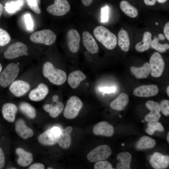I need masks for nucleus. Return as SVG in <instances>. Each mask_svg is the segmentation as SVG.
<instances>
[{
    "instance_id": "42",
    "label": "nucleus",
    "mask_w": 169,
    "mask_h": 169,
    "mask_svg": "<svg viewBox=\"0 0 169 169\" xmlns=\"http://www.w3.org/2000/svg\"><path fill=\"white\" fill-rule=\"evenodd\" d=\"M101 21L106 22L108 20L109 8L108 6L103 7L101 9Z\"/></svg>"
},
{
    "instance_id": "34",
    "label": "nucleus",
    "mask_w": 169,
    "mask_h": 169,
    "mask_svg": "<svg viewBox=\"0 0 169 169\" xmlns=\"http://www.w3.org/2000/svg\"><path fill=\"white\" fill-rule=\"evenodd\" d=\"M151 46L153 49L161 53L165 52L166 50L169 49V48L168 44H161L159 43L158 39L156 37H155L153 40L152 41Z\"/></svg>"
},
{
    "instance_id": "9",
    "label": "nucleus",
    "mask_w": 169,
    "mask_h": 169,
    "mask_svg": "<svg viewBox=\"0 0 169 169\" xmlns=\"http://www.w3.org/2000/svg\"><path fill=\"white\" fill-rule=\"evenodd\" d=\"M70 9V5L66 0H55L54 3L47 8L48 12L57 16L64 15L69 11Z\"/></svg>"
},
{
    "instance_id": "16",
    "label": "nucleus",
    "mask_w": 169,
    "mask_h": 169,
    "mask_svg": "<svg viewBox=\"0 0 169 169\" xmlns=\"http://www.w3.org/2000/svg\"><path fill=\"white\" fill-rule=\"evenodd\" d=\"M83 45L90 53L95 54L98 52L99 48L93 37L88 32L85 31L82 34Z\"/></svg>"
},
{
    "instance_id": "2",
    "label": "nucleus",
    "mask_w": 169,
    "mask_h": 169,
    "mask_svg": "<svg viewBox=\"0 0 169 169\" xmlns=\"http://www.w3.org/2000/svg\"><path fill=\"white\" fill-rule=\"evenodd\" d=\"M95 38L104 46L108 49H114L117 44L116 36L105 27L99 26L93 31Z\"/></svg>"
},
{
    "instance_id": "56",
    "label": "nucleus",
    "mask_w": 169,
    "mask_h": 169,
    "mask_svg": "<svg viewBox=\"0 0 169 169\" xmlns=\"http://www.w3.org/2000/svg\"><path fill=\"white\" fill-rule=\"evenodd\" d=\"M167 142L169 143V133L168 132L167 136Z\"/></svg>"
},
{
    "instance_id": "11",
    "label": "nucleus",
    "mask_w": 169,
    "mask_h": 169,
    "mask_svg": "<svg viewBox=\"0 0 169 169\" xmlns=\"http://www.w3.org/2000/svg\"><path fill=\"white\" fill-rule=\"evenodd\" d=\"M67 42L68 47L72 53H76L79 50L80 38L78 32L74 29H71L67 33Z\"/></svg>"
},
{
    "instance_id": "17",
    "label": "nucleus",
    "mask_w": 169,
    "mask_h": 169,
    "mask_svg": "<svg viewBox=\"0 0 169 169\" xmlns=\"http://www.w3.org/2000/svg\"><path fill=\"white\" fill-rule=\"evenodd\" d=\"M15 131L20 137L24 139L31 137L33 134V130L26 125L25 122L22 119L18 120L16 122Z\"/></svg>"
},
{
    "instance_id": "6",
    "label": "nucleus",
    "mask_w": 169,
    "mask_h": 169,
    "mask_svg": "<svg viewBox=\"0 0 169 169\" xmlns=\"http://www.w3.org/2000/svg\"><path fill=\"white\" fill-rule=\"evenodd\" d=\"M111 150L107 145L99 146L90 152L87 155V159L92 162L105 160L111 155Z\"/></svg>"
},
{
    "instance_id": "43",
    "label": "nucleus",
    "mask_w": 169,
    "mask_h": 169,
    "mask_svg": "<svg viewBox=\"0 0 169 169\" xmlns=\"http://www.w3.org/2000/svg\"><path fill=\"white\" fill-rule=\"evenodd\" d=\"M116 90V88L115 86L102 87L99 88L100 91L106 93H114Z\"/></svg>"
},
{
    "instance_id": "46",
    "label": "nucleus",
    "mask_w": 169,
    "mask_h": 169,
    "mask_svg": "<svg viewBox=\"0 0 169 169\" xmlns=\"http://www.w3.org/2000/svg\"><path fill=\"white\" fill-rule=\"evenodd\" d=\"M164 32L168 41L169 40V22H167L165 25L164 28Z\"/></svg>"
},
{
    "instance_id": "29",
    "label": "nucleus",
    "mask_w": 169,
    "mask_h": 169,
    "mask_svg": "<svg viewBox=\"0 0 169 169\" xmlns=\"http://www.w3.org/2000/svg\"><path fill=\"white\" fill-rule=\"evenodd\" d=\"M57 143L62 148L67 149L70 146L71 143V138L69 134L64 130H61V132L58 137Z\"/></svg>"
},
{
    "instance_id": "7",
    "label": "nucleus",
    "mask_w": 169,
    "mask_h": 169,
    "mask_svg": "<svg viewBox=\"0 0 169 169\" xmlns=\"http://www.w3.org/2000/svg\"><path fill=\"white\" fill-rule=\"evenodd\" d=\"M28 48L24 44L20 42L10 45L4 53L5 57L8 59H13L28 54Z\"/></svg>"
},
{
    "instance_id": "36",
    "label": "nucleus",
    "mask_w": 169,
    "mask_h": 169,
    "mask_svg": "<svg viewBox=\"0 0 169 169\" xmlns=\"http://www.w3.org/2000/svg\"><path fill=\"white\" fill-rule=\"evenodd\" d=\"M161 116L160 112L155 111H151L145 117V120L148 122H157Z\"/></svg>"
},
{
    "instance_id": "59",
    "label": "nucleus",
    "mask_w": 169,
    "mask_h": 169,
    "mask_svg": "<svg viewBox=\"0 0 169 169\" xmlns=\"http://www.w3.org/2000/svg\"><path fill=\"white\" fill-rule=\"evenodd\" d=\"M156 25H157L158 24V23H156Z\"/></svg>"
},
{
    "instance_id": "58",
    "label": "nucleus",
    "mask_w": 169,
    "mask_h": 169,
    "mask_svg": "<svg viewBox=\"0 0 169 169\" xmlns=\"http://www.w3.org/2000/svg\"><path fill=\"white\" fill-rule=\"evenodd\" d=\"M48 169H53L52 168H51V167H49L48 168Z\"/></svg>"
},
{
    "instance_id": "37",
    "label": "nucleus",
    "mask_w": 169,
    "mask_h": 169,
    "mask_svg": "<svg viewBox=\"0 0 169 169\" xmlns=\"http://www.w3.org/2000/svg\"><path fill=\"white\" fill-rule=\"evenodd\" d=\"M95 169H112V165L107 161H100L96 162L94 166Z\"/></svg>"
},
{
    "instance_id": "22",
    "label": "nucleus",
    "mask_w": 169,
    "mask_h": 169,
    "mask_svg": "<svg viewBox=\"0 0 169 169\" xmlns=\"http://www.w3.org/2000/svg\"><path fill=\"white\" fill-rule=\"evenodd\" d=\"M130 70L137 79L146 78L151 73L150 65L148 62L145 63L141 67L132 66Z\"/></svg>"
},
{
    "instance_id": "25",
    "label": "nucleus",
    "mask_w": 169,
    "mask_h": 169,
    "mask_svg": "<svg viewBox=\"0 0 169 169\" xmlns=\"http://www.w3.org/2000/svg\"><path fill=\"white\" fill-rule=\"evenodd\" d=\"M132 156L130 153L128 152H123L119 153L117 156V159L120 162L117 165L118 169H130Z\"/></svg>"
},
{
    "instance_id": "20",
    "label": "nucleus",
    "mask_w": 169,
    "mask_h": 169,
    "mask_svg": "<svg viewBox=\"0 0 169 169\" xmlns=\"http://www.w3.org/2000/svg\"><path fill=\"white\" fill-rule=\"evenodd\" d=\"M18 158V164L22 166H26L29 165L33 161V155L30 152L25 151L21 148H18L16 150Z\"/></svg>"
},
{
    "instance_id": "52",
    "label": "nucleus",
    "mask_w": 169,
    "mask_h": 169,
    "mask_svg": "<svg viewBox=\"0 0 169 169\" xmlns=\"http://www.w3.org/2000/svg\"><path fill=\"white\" fill-rule=\"evenodd\" d=\"M3 10V5L0 3V18L2 14Z\"/></svg>"
},
{
    "instance_id": "41",
    "label": "nucleus",
    "mask_w": 169,
    "mask_h": 169,
    "mask_svg": "<svg viewBox=\"0 0 169 169\" xmlns=\"http://www.w3.org/2000/svg\"><path fill=\"white\" fill-rule=\"evenodd\" d=\"M24 21L28 30H31L33 27V23L30 14L27 13L24 16Z\"/></svg>"
},
{
    "instance_id": "12",
    "label": "nucleus",
    "mask_w": 169,
    "mask_h": 169,
    "mask_svg": "<svg viewBox=\"0 0 169 169\" xmlns=\"http://www.w3.org/2000/svg\"><path fill=\"white\" fill-rule=\"evenodd\" d=\"M150 164L154 168L162 169L167 168L169 164V156L155 152L150 156Z\"/></svg>"
},
{
    "instance_id": "14",
    "label": "nucleus",
    "mask_w": 169,
    "mask_h": 169,
    "mask_svg": "<svg viewBox=\"0 0 169 169\" xmlns=\"http://www.w3.org/2000/svg\"><path fill=\"white\" fill-rule=\"evenodd\" d=\"M49 92V89L45 84L41 83L29 93V98L33 101H38L43 100Z\"/></svg>"
},
{
    "instance_id": "55",
    "label": "nucleus",
    "mask_w": 169,
    "mask_h": 169,
    "mask_svg": "<svg viewBox=\"0 0 169 169\" xmlns=\"http://www.w3.org/2000/svg\"><path fill=\"white\" fill-rule=\"evenodd\" d=\"M166 93L168 96H169V87L168 86L166 88Z\"/></svg>"
},
{
    "instance_id": "39",
    "label": "nucleus",
    "mask_w": 169,
    "mask_h": 169,
    "mask_svg": "<svg viewBox=\"0 0 169 169\" xmlns=\"http://www.w3.org/2000/svg\"><path fill=\"white\" fill-rule=\"evenodd\" d=\"M147 108L150 111H155L160 112L161 111L159 104L152 100H148L146 103Z\"/></svg>"
},
{
    "instance_id": "40",
    "label": "nucleus",
    "mask_w": 169,
    "mask_h": 169,
    "mask_svg": "<svg viewBox=\"0 0 169 169\" xmlns=\"http://www.w3.org/2000/svg\"><path fill=\"white\" fill-rule=\"evenodd\" d=\"M161 111L165 115H169V101L166 100L161 101L159 104Z\"/></svg>"
},
{
    "instance_id": "44",
    "label": "nucleus",
    "mask_w": 169,
    "mask_h": 169,
    "mask_svg": "<svg viewBox=\"0 0 169 169\" xmlns=\"http://www.w3.org/2000/svg\"><path fill=\"white\" fill-rule=\"evenodd\" d=\"M5 162V157L3 150L0 147V169L4 166Z\"/></svg>"
},
{
    "instance_id": "19",
    "label": "nucleus",
    "mask_w": 169,
    "mask_h": 169,
    "mask_svg": "<svg viewBox=\"0 0 169 169\" xmlns=\"http://www.w3.org/2000/svg\"><path fill=\"white\" fill-rule=\"evenodd\" d=\"M18 110L17 106L12 103L4 104L2 108V113L4 118L8 121L12 122L15 119Z\"/></svg>"
},
{
    "instance_id": "24",
    "label": "nucleus",
    "mask_w": 169,
    "mask_h": 169,
    "mask_svg": "<svg viewBox=\"0 0 169 169\" xmlns=\"http://www.w3.org/2000/svg\"><path fill=\"white\" fill-rule=\"evenodd\" d=\"M152 34L149 32H146L143 35L142 41L137 43L135 47L136 50L142 52L148 49L151 47Z\"/></svg>"
},
{
    "instance_id": "3",
    "label": "nucleus",
    "mask_w": 169,
    "mask_h": 169,
    "mask_svg": "<svg viewBox=\"0 0 169 169\" xmlns=\"http://www.w3.org/2000/svg\"><path fill=\"white\" fill-rule=\"evenodd\" d=\"M19 69L17 64H9L0 73V85L6 88L10 85L14 81L19 73Z\"/></svg>"
},
{
    "instance_id": "38",
    "label": "nucleus",
    "mask_w": 169,
    "mask_h": 169,
    "mask_svg": "<svg viewBox=\"0 0 169 169\" xmlns=\"http://www.w3.org/2000/svg\"><path fill=\"white\" fill-rule=\"evenodd\" d=\"M28 5L31 9L35 13L39 14L41 12L39 6L40 0H27Z\"/></svg>"
},
{
    "instance_id": "18",
    "label": "nucleus",
    "mask_w": 169,
    "mask_h": 169,
    "mask_svg": "<svg viewBox=\"0 0 169 169\" xmlns=\"http://www.w3.org/2000/svg\"><path fill=\"white\" fill-rule=\"evenodd\" d=\"M86 78L85 75L82 71L78 70L70 73L68 77L67 80L71 88L75 89L79 86L81 81Z\"/></svg>"
},
{
    "instance_id": "1",
    "label": "nucleus",
    "mask_w": 169,
    "mask_h": 169,
    "mask_svg": "<svg viewBox=\"0 0 169 169\" xmlns=\"http://www.w3.org/2000/svg\"><path fill=\"white\" fill-rule=\"evenodd\" d=\"M43 74L53 84L59 85L64 84L67 79V75L63 70L55 67L50 62H47L43 65Z\"/></svg>"
},
{
    "instance_id": "21",
    "label": "nucleus",
    "mask_w": 169,
    "mask_h": 169,
    "mask_svg": "<svg viewBox=\"0 0 169 169\" xmlns=\"http://www.w3.org/2000/svg\"><path fill=\"white\" fill-rule=\"evenodd\" d=\"M129 97L127 94L121 93L110 104V107L117 110H124L129 101Z\"/></svg>"
},
{
    "instance_id": "57",
    "label": "nucleus",
    "mask_w": 169,
    "mask_h": 169,
    "mask_svg": "<svg viewBox=\"0 0 169 169\" xmlns=\"http://www.w3.org/2000/svg\"><path fill=\"white\" fill-rule=\"evenodd\" d=\"M2 69V66L1 64L0 63V74L1 72Z\"/></svg>"
},
{
    "instance_id": "60",
    "label": "nucleus",
    "mask_w": 169,
    "mask_h": 169,
    "mask_svg": "<svg viewBox=\"0 0 169 169\" xmlns=\"http://www.w3.org/2000/svg\"><path fill=\"white\" fill-rule=\"evenodd\" d=\"M122 146H124V144L123 143V144H122Z\"/></svg>"
},
{
    "instance_id": "15",
    "label": "nucleus",
    "mask_w": 169,
    "mask_h": 169,
    "mask_svg": "<svg viewBox=\"0 0 169 169\" xmlns=\"http://www.w3.org/2000/svg\"><path fill=\"white\" fill-rule=\"evenodd\" d=\"M93 133L95 135L110 137L114 133L113 126L107 122L103 121L96 124L93 129Z\"/></svg>"
},
{
    "instance_id": "30",
    "label": "nucleus",
    "mask_w": 169,
    "mask_h": 169,
    "mask_svg": "<svg viewBox=\"0 0 169 169\" xmlns=\"http://www.w3.org/2000/svg\"><path fill=\"white\" fill-rule=\"evenodd\" d=\"M156 144V141L152 138L146 136L142 137L138 142L136 148L139 150L152 148Z\"/></svg>"
},
{
    "instance_id": "27",
    "label": "nucleus",
    "mask_w": 169,
    "mask_h": 169,
    "mask_svg": "<svg viewBox=\"0 0 169 169\" xmlns=\"http://www.w3.org/2000/svg\"><path fill=\"white\" fill-rule=\"evenodd\" d=\"M64 108L63 103L61 102H56L55 105L46 104L43 106V109L46 112L49 113L50 116L53 118L58 116L62 111Z\"/></svg>"
},
{
    "instance_id": "10",
    "label": "nucleus",
    "mask_w": 169,
    "mask_h": 169,
    "mask_svg": "<svg viewBox=\"0 0 169 169\" xmlns=\"http://www.w3.org/2000/svg\"><path fill=\"white\" fill-rule=\"evenodd\" d=\"M30 84L24 80H18L13 81L9 87L10 91L15 96L20 97L25 95L30 90Z\"/></svg>"
},
{
    "instance_id": "33",
    "label": "nucleus",
    "mask_w": 169,
    "mask_h": 169,
    "mask_svg": "<svg viewBox=\"0 0 169 169\" xmlns=\"http://www.w3.org/2000/svg\"><path fill=\"white\" fill-rule=\"evenodd\" d=\"M148 127L146 130V132L150 135H152L155 131L162 132L164 129L162 125L159 122H150L147 124Z\"/></svg>"
},
{
    "instance_id": "32",
    "label": "nucleus",
    "mask_w": 169,
    "mask_h": 169,
    "mask_svg": "<svg viewBox=\"0 0 169 169\" xmlns=\"http://www.w3.org/2000/svg\"><path fill=\"white\" fill-rule=\"evenodd\" d=\"M21 111L27 117L31 119H33L36 116L35 109L28 103L23 102L19 105Z\"/></svg>"
},
{
    "instance_id": "47",
    "label": "nucleus",
    "mask_w": 169,
    "mask_h": 169,
    "mask_svg": "<svg viewBox=\"0 0 169 169\" xmlns=\"http://www.w3.org/2000/svg\"><path fill=\"white\" fill-rule=\"evenodd\" d=\"M51 131L56 136L58 137L60 135L61 131L60 128L57 126H54L50 129Z\"/></svg>"
},
{
    "instance_id": "28",
    "label": "nucleus",
    "mask_w": 169,
    "mask_h": 169,
    "mask_svg": "<svg viewBox=\"0 0 169 169\" xmlns=\"http://www.w3.org/2000/svg\"><path fill=\"white\" fill-rule=\"evenodd\" d=\"M121 10L127 15L132 18L136 17L138 15L137 9L131 5L128 2L123 0L120 4Z\"/></svg>"
},
{
    "instance_id": "23",
    "label": "nucleus",
    "mask_w": 169,
    "mask_h": 169,
    "mask_svg": "<svg viewBox=\"0 0 169 169\" xmlns=\"http://www.w3.org/2000/svg\"><path fill=\"white\" fill-rule=\"evenodd\" d=\"M57 138L58 137L55 136L50 129L41 134L38 137V140L43 145L52 146L57 142Z\"/></svg>"
},
{
    "instance_id": "49",
    "label": "nucleus",
    "mask_w": 169,
    "mask_h": 169,
    "mask_svg": "<svg viewBox=\"0 0 169 169\" xmlns=\"http://www.w3.org/2000/svg\"><path fill=\"white\" fill-rule=\"evenodd\" d=\"M81 1L84 5L88 6L91 3L93 0H81Z\"/></svg>"
},
{
    "instance_id": "50",
    "label": "nucleus",
    "mask_w": 169,
    "mask_h": 169,
    "mask_svg": "<svg viewBox=\"0 0 169 169\" xmlns=\"http://www.w3.org/2000/svg\"><path fill=\"white\" fill-rule=\"evenodd\" d=\"M64 130L67 133L70 134L72 131L73 128L72 127L70 126H68L66 127Z\"/></svg>"
},
{
    "instance_id": "8",
    "label": "nucleus",
    "mask_w": 169,
    "mask_h": 169,
    "mask_svg": "<svg viewBox=\"0 0 169 169\" xmlns=\"http://www.w3.org/2000/svg\"><path fill=\"white\" fill-rule=\"evenodd\" d=\"M151 74L153 77H160L162 74L165 63L161 55L158 52H155L151 56L149 63Z\"/></svg>"
},
{
    "instance_id": "51",
    "label": "nucleus",
    "mask_w": 169,
    "mask_h": 169,
    "mask_svg": "<svg viewBox=\"0 0 169 169\" xmlns=\"http://www.w3.org/2000/svg\"><path fill=\"white\" fill-rule=\"evenodd\" d=\"M59 99V96L56 95H54L52 97V100L53 102H57L58 101Z\"/></svg>"
},
{
    "instance_id": "5",
    "label": "nucleus",
    "mask_w": 169,
    "mask_h": 169,
    "mask_svg": "<svg viewBox=\"0 0 169 169\" xmlns=\"http://www.w3.org/2000/svg\"><path fill=\"white\" fill-rule=\"evenodd\" d=\"M83 103L77 96H73L68 100L63 112L64 117L69 119L75 118L83 107Z\"/></svg>"
},
{
    "instance_id": "26",
    "label": "nucleus",
    "mask_w": 169,
    "mask_h": 169,
    "mask_svg": "<svg viewBox=\"0 0 169 169\" xmlns=\"http://www.w3.org/2000/svg\"><path fill=\"white\" fill-rule=\"evenodd\" d=\"M118 45L124 51L127 52L129 49L130 41L127 32L122 29L120 30L118 35Z\"/></svg>"
},
{
    "instance_id": "4",
    "label": "nucleus",
    "mask_w": 169,
    "mask_h": 169,
    "mask_svg": "<svg viewBox=\"0 0 169 169\" xmlns=\"http://www.w3.org/2000/svg\"><path fill=\"white\" fill-rule=\"evenodd\" d=\"M56 38L55 34L49 29H45L32 33L30 37L33 42L50 45L54 43Z\"/></svg>"
},
{
    "instance_id": "54",
    "label": "nucleus",
    "mask_w": 169,
    "mask_h": 169,
    "mask_svg": "<svg viewBox=\"0 0 169 169\" xmlns=\"http://www.w3.org/2000/svg\"><path fill=\"white\" fill-rule=\"evenodd\" d=\"M156 0L159 3H163L165 2H166V1L167 0Z\"/></svg>"
},
{
    "instance_id": "48",
    "label": "nucleus",
    "mask_w": 169,
    "mask_h": 169,
    "mask_svg": "<svg viewBox=\"0 0 169 169\" xmlns=\"http://www.w3.org/2000/svg\"><path fill=\"white\" fill-rule=\"evenodd\" d=\"M156 0H144L145 3L147 5L151 6L154 5Z\"/></svg>"
},
{
    "instance_id": "31",
    "label": "nucleus",
    "mask_w": 169,
    "mask_h": 169,
    "mask_svg": "<svg viewBox=\"0 0 169 169\" xmlns=\"http://www.w3.org/2000/svg\"><path fill=\"white\" fill-rule=\"evenodd\" d=\"M23 0H16L7 3L4 8L9 13H13L21 8L24 4Z\"/></svg>"
},
{
    "instance_id": "53",
    "label": "nucleus",
    "mask_w": 169,
    "mask_h": 169,
    "mask_svg": "<svg viewBox=\"0 0 169 169\" xmlns=\"http://www.w3.org/2000/svg\"><path fill=\"white\" fill-rule=\"evenodd\" d=\"M158 37L161 40H164L165 39L164 36L161 33H160L158 35Z\"/></svg>"
},
{
    "instance_id": "45",
    "label": "nucleus",
    "mask_w": 169,
    "mask_h": 169,
    "mask_svg": "<svg viewBox=\"0 0 169 169\" xmlns=\"http://www.w3.org/2000/svg\"><path fill=\"white\" fill-rule=\"evenodd\" d=\"M44 165L40 163H36L30 166L29 169H44Z\"/></svg>"
},
{
    "instance_id": "13",
    "label": "nucleus",
    "mask_w": 169,
    "mask_h": 169,
    "mask_svg": "<svg viewBox=\"0 0 169 169\" xmlns=\"http://www.w3.org/2000/svg\"><path fill=\"white\" fill-rule=\"evenodd\" d=\"M158 92V88L156 85L150 84L137 87L134 90L133 94L138 97H148L156 95Z\"/></svg>"
},
{
    "instance_id": "35",
    "label": "nucleus",
    "mask_w": 169,
    "mask_h": 169,
    "mask_svg": "<svg viewBox=\"0 0 169 169\" xmlns=\"http://www.w3.org/2000/svg\"><path fill=\"white\" fill-rule=\"evenodd\" d=\"M10 39L9 33L6 30L0 28V46H3L7 44Z\"/></svg>"
}]
</instances>
